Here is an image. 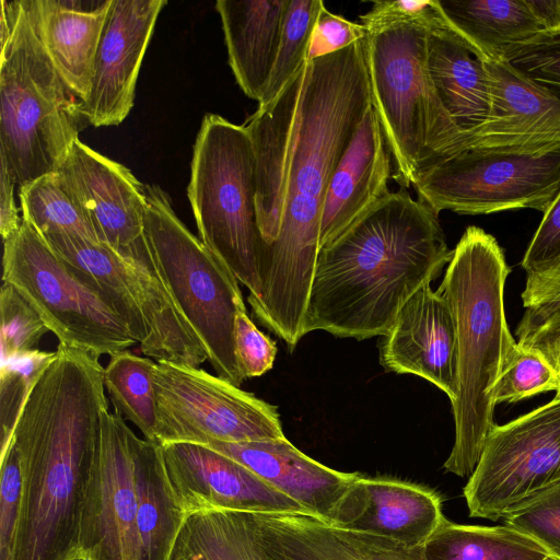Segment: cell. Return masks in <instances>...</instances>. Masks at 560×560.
Segmentation results:
<instances>
[{
    "mask_svg": "<svg viewBox=\"0 0 560 560\" xmlns=\"http://www.w3.org/2000/svg\"><path fill=\"white\" fill-rule=\"evenodd\" d=\"M365 38L308 60L273 102L244 124L255 156L262 242L260 293L247 300L259 323L291 350L306 335L328 185L372 105Z\"/></svg>",
    "mask_w": 560,
    "mask_h": 560,
    "instance_id": "cell-1",
    "label": "cell"
},
{
    "mask_svg": "<svg viewBox=\"0 0 560 560\" xmlns=\"http://www.w3.org/2000/svg\"><path fill=\"white\" fill-rule=\"evenodd\" d=\"M98 358L58 345L18 420L21 509L10 560L80 558L81 515L108 410Z\"/></svg>",
    "mask_w": 560,
    "mask_h": 560,
    "instance_id": "cell-2",
    "label": "cell"
},
{
    "mask_svg": "<svg viewBox=\"0 0 560 560\" xmlns=\"http://www.w3.org/2000/svg\"><path fill=\"white\" fill-rule=\"evenodd\" d=\"M439 214L406 190L389 192L320 247L305 332L384 337L405 303L450 262Z\"/></svg>",
    "mask_w": 560,
    "mask_h": 560,
    "instance_id": "cell-3",
    "label": "cell"
},
{
    "mask_svg": "<svg viewBox=\"0 0 560 560\" xmlns=\"http://www.w3.org/2000/svg\"><path fill=\"white\" fill-rule=\"evenodd\" d=\"M511 271L498 241L468 226L447 264L438 291L450 305L456 330L455 440L443 467L459 477L475 470L494 425L493 388L514 354L505 316L504 288Z\"/></svg>",
    "mask_w": 560,
    "mask_h": 560,
    "instance_id": "cell-4",
    "label": "cell"
},
{
    "mask_svg": "<svg viewBox=\"0 0 560 560\" xmlns=\"http://www.w3.org/2000/svg\"><path fill=\"white\" fill-rule=\"evenodd\" d=\"M0 5L12 24L0 48V155L20 188L59 171L84 119L39 39L33 0Z\"/></svg>",
    "mask_w": 560,
    "mask_h": 560,
    "instance_id": "cell-5",
    "label": "cell"
},
{
    "mask_svg": "<svg viewBox=\"0 0 560 560\" xmlns=\"http://www.w3.org/2000/svg\"><path fill=\"white\" fill-rule=\"evenodd\" d=\"M427 35L424 27L402 25L365 38L372 104L394 163L393 177L405 189L462 142L428 70Z\"/></svg>",
    "mask_w": 560,
    "mask_h": 560,
    "instance_id": "cell-6",
    "label": "cell"
},
{
    "mask_svg": "<svg viewBox=\"0 0 560 560\" xmlns=\"http://www.w3.org/2000/svg\"><path fill=\"white\" fill-rule=\"evenodd\" d=\"M187 195L201 242L248 289V298H257L262 242L255 156L244 125L205 115L194 145Z\"/></svg>",
    "mask_w": 560,
    "mask_h": 560,
    "instance_id": "cell-7",
    "label": "cell"
},
{
    "mask_svg": "<svg viewBox=\"0 0 560 560\" xmlns=\"http://www.w3.org/2000/svg\"><path fill=\"white\" fill-rule=\"evenodd\" d=\"M145 234L159 272L218 376L241 386L234 324L246 308L232 271L176 215L168 195L144 186Z\"/></svg>",
    "mask_w": 560,
    "mask_h": 560,
    "instance_id": "cell-8",
    "label": "cell"
},
{
    "mask_svg": "<svg viewBox=\"0 0 560 560\" xmlns=\"http://www.w3.org/2000/svg\"><path fill=\"white\" fill-rule=\"evenodd\" d=\"M2 282L16 289L61 345L100 358L137 343L92 277L25 221L3 241Z\"/></svg>",
    "mask_w": 560,
    "mask_h": 560,
    "instance_id": "cell-9",
    "label": "cell"
},
{
    "mask_svg": "<svg viewBox=\"0 0 560 560\" xmlns=\"http://www.w3.org/2000/svg\"><path fill=\"white\" fill-rule=\"evenodd\" d=\"M43 238L56 254L92 277L140 345L142 354L156 362L194 368L208 360L160 276L101 243L65 234Z\"/></svg>",
    "mask_w": 560,
    "mask_h": 560,
    "instance_id": "cell-10",
    "label": "cell"
},
{
    "mask_svg": "<svg viewBox=\"0 0 560 560\" xmlns=\"http://www.w3.org/2000/svg\"><path fill=\"white\" fill-rule=\"evenodd\" d=\"M418 199L438 214H487L513 209L542 213L560 190V148L539 152L465 150L420 171Z\"/></svg>",
    "mask_w": 560,
    "mask_h": 560,
    "instance_id": "cell-11",
    "label": "cell"
},
{
    "mask_svg": "<svg viewBox=\"0 0 560 560\" xmlns=\"http://www.w3.org/2000/svg\"><path fill=\"white\" fill-rule=\"evenodd\" d=\"M156 443H241L285 438L277 407L202 369L156 362Z\"/></svg>",
    "mask_w": 560,
    "mask_h": 560,
    "instance_id": "cell-12",
    "label": "cell"
},
{
    "mask_svg": "<svg viewBox=\"0 0 560 560\" xmlns=\"http://www.w3.org/2000/svg\"><path fill=\"white\" fill-rule=\"evenodd\" d=\"M560 481V397L489 431L464 487L471 517L501 520L505 512Z\"/></svg>",
    "mask_w": 560,
    "mask_h": 560,
    "instance_id": "cell-13",
    "label": "cell"
},
{
    "mask_svg": "<svg viewBox=\"0 0 560 560\" xmlns=\"http://www.w3.org/2000/svg\"><path fill=\"white\" fill-rule=\"evenodd\" d=\"M117 412L102 415L100 444L84 499L80 558L139 560L137 456L140 438Z\"/></svg>",
    "mask_w": 560,
    "mask_h": 560,
    "instance_id": "cell-14",
    "label": "cell"
},
{
    "mask_svg": "<svg viewBox=\"0 0 560 560\" xmlns=\"http://www.w3.org/2000/svg\"><path fill=\"white\" fill-rule=\"evenodd\" d=\"M101 244L161 277L144 228V186L125 165L75 140L58 171Z\"/></svg>",
    "mask_w": 560,
    "mask_h": 560,
    "instance_id": "cell-15",
    "label": "cell"
},
{
    "mask_svg": "<svg viewBox=\"0 0 560 560\" xmlns=\"http://www.w3.org/2000/svg\"><path fill=\"white\" fill-rule=\"evenodd\" d=\"M161 446L172 488L187 517L207 510L307 514L300 503L209 446Z\"/></svg>",
    "mask_w": 560,
    "mask_h": 560,
    "instance_id": "cell-16",
    "label": "cell"
},
{
    "mask_svg": "<svg viewBox=\"0 0 560 560\" xmlns=\"http://www.w3.org/2000/svg\"><path fill=\"white\" fill-rule=\"evenodd\" d=\"M165 0H113L97 49L84 121L117 126L130 113L140 68Z\"/></svg>",
    "mask_w": 560,
    "mask_h": 560,
    "instance_id": "cell-17",
    "label": "cell"
},
{
    "mask_svg": "<svg viewBox=\"0 0 560 560\" xmlns=\"http://www.w3.org/2000/svg\"><path fill=\"white\" fill-rule=\"evenodd\" d=\"M483 61L489 114L458 152H539L560 148V102L505 60Z\"/></svg>",
    "mask_w": 560,
    "mask_h": 560,
    "instance_id": "cell-18",
    "label": "cell"
},
{
    "mask_svg": "<svg viewBox=\"0 0 560 560\" xmlns=\"http://www.w3.org/2000/svg\"><path fill=\"white\" fill-rule=\"evenodd\" d=\"M444 520L441 497L433 489L359 475L340 500L331 526L423 547Z\"/></svg>",
    "mask_w": 560,
    "mask_h": 560,
    "instance_id": "cell-19",
    "label": "cell"
},
{
    "mask_svg": "<svg viewBox=\"0 0 560 560\" xmlns=\"http://www.w3.org/2000/svg\"><path fill=\"white\" fill-rule=\"evenodd\" d=\"M380 363L388 372L420 376L454 399L455 323L448 303L430 284L401 307L380 343Z\"/></svg>",
    "mask_w": 560,
    "mask_h": 560,
    "instance_id": "cell-20",
    "label": "cell"
},
{
    "mask_svg": "<svg viewBox=\"0 0 560 560\" xmlns=\"http://www.w3.org/2000/svg\"><path fill=\"white\" fill-rule=\"evenodd\" d=\"M392 156L373 104L330 178L322 217L319 246L338 237L390 191Z\"/></svg>",
    "mask_w": 560,
    "mask_h": 560,
    "instance_id": "cell-21",
    "label": "cell"
},
{
    "mask_svg": "<svg viewBox=\"0 0 560 560\" xmlns=\"http://www.w3.org/2000/svg\"><path fill=\"white\" fill-rule=\"evenodd\" d=\"M206 446L244 465L300 503L308 515L329 525L340 500L359 476L316 462L287 438L241 443L211 442Z\"/></svg>",
    "mask_w": 560,
    "mask_h": 560,
    "instance_id": "cell-22",
    "label": "cell"
},
{
    "mask_svg": "<svg viewBox=\"0 0 560 560\" xmlns=\"http://www.w3.org/2000/svg\"><path fill=\"white\" fill-rule=\"evenodd\" d=\"M113 0H33L36 30L56 71L82 103Z\"/></svg>",
    "mask_w": 560,
    "mask_h": 560,
    "instance_id": "cell-23",
    "label": "cell"
},
{
    "mask_svg": "<svg viewBox=\"0 0 560 560\" xmlns=\"http://www.w3.org/2000/svg\"><path fill=\"white\" fill-rule=\"evenodd\" d=\"M288 0H218L229 65L242 91L260 101L280 40Z\"/></svg>",
    "mask_w": 560,
    "mask_h": 560,
    "instance_id": "cell-24",
    "label": "cell"
},
{
    "mask_svg": "<svg viewBox=\"0 0 560 560\" xmlns=\"http://www.w3.org/2000/svg\"><path fill=\"white\" fill-rule=\"evenodd\" d=\"M427 63L436 94L462 135L459 150L489 114L490 95L485 61L475 56L445 22L428 31Z\"/></svg>",
    "mask_w": 560,
    "mask_h": 560,
    "instance_id": "cell-25",
    "label": "cell"
},
{
    "mask_svg": "<svg viewBox=\"0 0 560 560\" xmlns=\"http://www.w3.org/2000/svg\"><path fill=\"white\" fill-rule=\"evenodd\" d=\"M450 27L482 60L502 59L510 48L548 31L532 0H439Z\"/></svg>",
    "mask_w": 560,
    "mask_h": 560,
    "instance_id": "cell-26",
    "label": "cell"
},
{
    "mask_svg": "<svg viewBox=\"0 0 560 560\" xmlns=\"http://www.w3.org/2000/svg\"><path fill=\"white\" fill-rule=\"evenodd\" d=\"M139 560H170L187 518L172 488L162 446L140 439L137 456Z\"/></svg>",
    "mask_w": 560,
    "mask_h": 560,
    "instance_id": "cell-27",
    "label": "cell"
},
{
    "mask_svg": "<svg viewBox=\"0 0 560 560\" xmlns=\"http://www.w3.org/2000/svg\"><path fill=\"white\" fill-rule=\"evenodd\" d=\"M170 560H269L254 512L207 510L190 514Z\"/></svg>",
    "mask_w": 560,
    "mask_h": 560,
    "instance_id": "cell-28",
    "label": "cell"
},
{
    "mask_svg": "<svg viewBox=\"0 0 560 560\" xmlns=\"http://www.w3.org/2000/svg\"><path fill=\"white\" fill-rule=\"evenodd\" d=\"M254 515L269 560H362L339 528L312 515Z\"/></svg>",
    "mask_w": 560,
    "mask_h": 560,
    "instance_id": "cell-29",
    "label": "cell"
},
{
    "mask_svg": "<svg viewBox=\"0 0 560 560\" xmlns=\"http://www.w3.org/2000/svg\"><path fill=\"white\" fill-rule=\"evenodd\" d=\"M428 560H544L550 553L508 526H479L444 520L423 546Z\"/></svg>",
    "mask_w": 560,
    "mask_h": 560,
    "instance_id": "cell-30",
    "label": "cell"
},
{
    "mask_svg": "<svg viewBox=\"0 0 560 560\" xmlns=\"http://www.w3.org/2000/svg\"><path fill=\"white\" fill-rule=\"evenodd\" d=\"M155 366L150 358L128 350L114 353L104 368V385L115 412L133 423L145 440L156 443Z\"/></svg>",
    "mask_w": 560,
    "mask_h": 560,
    "instance_id": "cell-31",
    "label": "cell"
},
{
    "mask_svg": "<svg viewBox=\"0 0 560 560\" xmlns=\"http://www.w3.org/2000/svg\"><path fill=\"white\" fill-rule=\"evenodd\" d=\"M22 219L42 237L65 234L100 243L89 220L56 173L40 176L19 188Z\"/></svg>",
    "mask_w": 560,
    "mask_h": 560,
    "instance_id": "cell-32",
    "label": "cell"
},
{
    "mask_svg": "<svg viewBox=\"0 0 560 560\" xmlns=\"http://www.w3.org/2000/svg\"><path fill=\"white\" fill-rule=\"evenodd\" d=\"M324 5L322 0H288L276 59L258 108L273 102L308 61L314 28Z\"/></svg>",
    "mask_w": 560,
    "mask_h": 560,
    "instance_id": "cell-33",
    "label": "cell"
},
{
    "mask_svg": "<svg viewBox=\"0 0 560 560\" xmlns=\"http://www.w3.org/2000/svg\"><path fill=\"white\" fill-rule=\"evenodd\" d=\"M56 351L38 349L14 357L0 369V424L2 455L13 440L22 409L38 377L55 359Z\"/></svg>",
    "mask_w": 560,
    "mask_h": 560,
    "instance_id": "cell-34",
    "label": "cell"
},
{
    "mask_svg": "<svg viewBox=\"0 0 560 560\" xmlns=\"http://www.w3.org/2000/svg\"><path fill=\"white\" fill-rule=\"evenodd\" d=\"M502 520L560 559V481L514 505Z\"/></svg>",
    "mask_w": 560,
    "mask_h": 560,
    "instance_id": "cell-35",
    "label": "cell"
},
{
    "mask_svg": "<svg viewBox=\"0 0 560 560\" xmlns=\"http://www.w3.org/2000/svg\"><path fill=\"white\" fill-rule=\"evenodd\" d=\"M1 364L16 355L36 350L49 331L38 313L14 287L2 282L0 290Z\"/></svg>",
    "mask_w": 560,
    "mask_h": 560,
    "instance_id": "cell-36",
    "label": "cell"
},
{
    "mask_svg": "<svg viewBox=\"0 0 560 560\" xmlns=\"http://www.w3.org/2000/svg\"><path fill=\"white\" fill-rule=\"evenodd\" d=\"M558 372L536 351L517 348L493 388V400L517 402L540 393L556 390Z\"/></svg>",
    "mask_w": 560,
    "mask_h": 560,
    "instance_id": "cell-37",
    "label": "cell"
},
{
    "mask_svg": "<svg viewBox=\"0 0 560 560\" xmlns=\"http://www.w3.org/2000/svg\"><path fill=\"white\" fill-rule=\"evenodd\" d=\"M502 59L560 102V28L536 34Z\"/></svg>",
    "mask_w": 560,
    "mask_h": 560,
    "instance_id": "cell-38",
    "label": "cell"
},
{
    "mask_svg": "<svg viewBox=\"0 0 560 560\" xmlns=\"http://www.w3.org/2000/svg\"><path fill=\"white\" fill-rule=\"evenodd\" d=\"M446 20L439 0H382L373 2L371 9L360 15V24L368 33L412 25L432 30Z\"/></svg>",
    "mask_w": 560,
    "mask_h": 560,
    "instance_id": "cell-39",
    "label": "cell"
},
{
    "mask_svg": "<svg viewBox=\"0 0 560 560\" xmlns=\"http://www.w3.org/2000/svg\"><path fill=\"white\" fill-rule=\"evenodd\" d=\"M521 266L527 276H551L560 272V190L544 212Z\"/></svg>",
    "mask_w": 560,
    "mask_h": 560,
    "instance_id": "cell-40",
    "label": "cell"
},
{
    "mask_svg": "<svg viewBox=\"0 0 560 560\" xmlns=\"http://www.w3.org/2000/svg\"><path fill=\"white\" fill-rule=\"evenodd\" d=\"M0 458V560H10L20 516L22 492L20 460L13 440Z\"/></svg>",
    "mask_w": 560,
    "mask_h": 560,
    "instance_id": "cell-41",
    "label": "cell"
},
{
    "mask_svg": "<svg viewBox=\"0 0 560 560\" xmlns=\"http://www.w3.org/2000/svg\"><path fill=\"white\" fill-rule=\"evenodd\" d=\"M234 347L244 378L257 377L273 366L277 347L249 318L246 308L237 312L234 324Z\"/></svg>",
    "mask_w": 560,
    "mask_h": 560,
    "instance_id": "cell-42",
    "label": "cell"
},
{
    "mask_svg": "<svg viewBox=\"0 0 560 560\" xmlns=\"http://www.w3.org/2000/svg\"><path fill=\"white\" fill-rule=\"evenodd\" d=\"M516 336L520 347L538 352L556 371L560 369V304L525 310Z\"/></svg>",
    "mask_w": 560,
    "mask_h": 560,
    "instance_id": "cell-43",
    "label": "cell"
},
{
    "mask_svg": "<svg viewBox=\"0 0 560 560\" xmlns=\"http://www.w3.org/2000/svg\"><path fill=\"white\" fill-rule=\"evenodd\" d=\"M368 31L360 24L322 8L314 28L308 60L342 50L364 39Z\"/></svg>",
    "mask_w": 560,
    "mask_h": 560,
    "instance_id": "cell-44",
    "label": "cell"
},
{
    "mask_svg": "<svg viewBox=\"0 0 560 560\" xmlns=\"http://www.w3.org/2000/svg\"><path fill=\"white\" fill-rule=\"evenodd\" d=\"M340 530L362 560H428L423 547H408L382 536Z\"/></svg>",
    "mask_w": 560,
    "mask_h": 560,
    "instance_id": "cell-45",
    "label": "cell"
},
{
    "mask_svg": "<svg viewBox=\"0 0 560 560\" xmlns=\"http://www.w3.org/2000/svg\"><path fill=\"white\" fill-rule=\"evenodd\" d=\"M14 177L4 158L0 155V232L2 241L15 234L23 222L14 199Z\"/></svg>",
    "mask_w": 560,
    "mask_h": 560,
    "instance_id": "cell-46",
    "label": "cell"
},
{
    "mask_svg": "<svg viewBox=\"0 0 560 560\" xmlns=\"http://www.w3.org/2000/svg\"><path fill=\"white\" fill-rule=\"evenodd\" d=\"M525 310L539 311L560 304V272L551 276H527L522 292Z\"/></svg>",
    "mask_w": 560,
    "mask_h": 560,
    "instance_id": "cell-47",
    "label": "cell"
},
{
    "mask_svg": "<svg viewBox=\"0 0 560 560\" xmlns=\"http://www.w3.org/2000/svg\"><path fill=\"white\" fill-rule=\"evenodd\" d=\"M558 372V382H557V387H556V396L560 397V369L557 370Z\"/></svg>",
    "mask_w": 560,
    "mask_h": 560,
    "instance_id": "cell-48",
    "label": "cell"
},
{
    "mask_svg": "<svg viewBox=\"0 0 560 560\" xmlns=\"http://www.w3.org/2000/svg\"><path fill=\"white\" fill-rule=\"evenodd\" d=\"M544 560H560V559H558L555 556L550 555L547 558H545Z\"/></svg>",
    "mask_w": 560,
    "mask_h": 560,
    "instance_id": "cell-49",
    "label": "cell"
},
{
    "mask_svg": "<svg viewBox=\"0 0 560 560\" xmlns=\"http://www.w3.org/2000/svg\"><path fill=\"white\" fill-rule=\"evenodd\" d=\"M74 560H85V559H82V558H78V559H74Z\"/></svg>",
    "mask_w": 560,
    "mask_h": 560,
    "instance_id": "cell-50",
    "label": "cell"
}]
</instances>
